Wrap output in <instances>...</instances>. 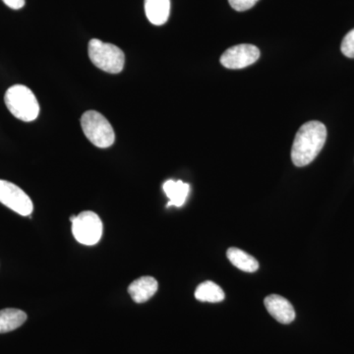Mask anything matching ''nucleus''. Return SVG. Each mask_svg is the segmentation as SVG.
<instances>
[{"label": "nucleus", "mask_w": 354, "mask_h": 354, "mask_svg": "<svg viewBox=\"0 0 354 354\" xmlns=\"http://www.w3.org/2000/svg\"><path fill=\"white\" fill-rule=\"evenodd\" d=\"M327 139V128L320 121H309L299 128L291 148V160L297 167L313 162Z\"/></svg>", "instance_id": "nucleus-1"}, {"label": "nucleus", "mask_w": 354, "mask_h": 354, "mask_svg": "<svg viewBox=\"0 0 354 354\" xmlns=\"http://www.w3.org/2000/svg\"><path fill=\"white\" fill-rule=\"evenodd\" d=\"M4 102L8 111L24 122L36 120L39 114V104L31 88L24 85H14L6 91Z\"/></svg>", "instance_id": "nucleus-2"}, {"label": "nucleus", "mask_w": 354, "mask_h": 354, "mask_svg": "<svg viewBox=\"0 0 354 354\" xmlns=\"http://www.w3.org/2000/svg\"><path fill=\"white\" fill-rule=\"evenodd\" d=\"M88 53L93 64L102 71L118 74L124 68V53L113 44L104 43L97 39H91Z\"/></svg>", "instance_id": "nucleus-3"}, {"label": "nucleus", "mask_w": 354, "mask_h": 354, "mask_svg": "<svg viewBox=\"0 0 354 354\" xmlns=\"http://www.w3.org/2000/svg\"><path fill=\"white\" fill-rule=\"evenodd\" d=\"M81 127L88 141L97 148H109L115 141V134L111 123L97 111H86L81 118Z\"/></svg>", "instance_id": "nucleus-4"}, {"label": "nucleus", "mask_w": 354, "mask_h": 354, "mask_svg": "<svg viewBox=\"0 0 354 354\" xmlns=\"http://www.w3.org/2000/svg\"><path fill=\"white\" fill-rule=\"evenodd\" d=\"M72 234L77 241L84 245H95L101 241L102 223L94 212L85 211L78 216H71Z\"/></svg>", "instance_id": "nucleus-5"}, {"label": "nucleus", "mask_w": 354, "mask_h": 354, "mask_svg": "<svg viewBox=\"0 0 354 354\" xmlns=\"http://www.w3.org/2000/svg\"><path fill=\"white\" fill-rule=\"evenodd\" d=\"M0 203L21 216H30L34 209L31 198L12 183L0 179Z\"/></svg>", "instance_id": "nucleus-6"}, {"label": "nucleus", "mask_w": 354, "mask_h": 354, "mask_svg": "<svg viewBox=\"0 0 354 354\" xmlns=\"http://www.w3.org/2000/svg\"><path fill=\"white\" fill-rule=\"evenodd\" d=\"M260 57V50L253 44H239L223 53L221 64L225 68L242 69L255 64Z\"/></svg>", "instance_id": "nucleus-7"}, {"label": "nucleus", "mask_w": 354, "mask_h": 354, "mask_svg": "<svg viewBox=\"0 0 354 354\" xmlns=\"http://www.w3.org/2000/svg\"><path fill=\"white\" fill-rule=\"evenodd\" d=\"M264 304L267 311L279 323L286 325V324H290L295 321V308L285 297L277 295H269L265 298Z\"/></svg>", "instance_id": "nucleus-8"}, {"label": "nucleus", "mask_w": 354, "mask_h": 354, "mask_svg": "<svg viewBox=\"0 0 354 354\" xmlns=\"http://www.w3.org/2000/svg\"><path fill=\"white\" fill-rule=\"evenodd\" d=\"M158 288L157 279L153 277H142L130 283L128 293L136 304H144L156 295Z\"/></svg>", "instance_id": "nucleus-9"}, {"label": "nucleus", "mask_w": 354, "mask_h": 354, "mask_svg": "<svg viewBox=\"0 0 354 354\" xmlns=\"http://www.w3.org/2000/svg\"><path fill=\"white\" fill-rule=\"evenodd\" d=\"M145 12L153 25H164L171 14V0H145Z\"/></svg>", "instance_id": "nucleus-10"}, {"label": "nucleus", "mask_w": 354, "mask_h": 354, "mask_svg": "<svg viewBox=\"0 0 354 354\" xmlns=\"http://www.w3.org/2000/svg\"><path fill=\"white\" fill-rule=\"evenodd\" d=\"M164 191L165 195L169 199L167 207H181L183 206L184 203L187 199L188 194H189L190 185L189 184L184 183L181 180L174 181L171 179V180L165 181Z\"/></svg>", "instance_id": "nucleus-11"}, {"label": "nucleus", "mask_w": 354, "mask_h": 354, "mask_svg": "<svg viewBox=\"0 0 354 354\" xmlns=\"http://www.w3.org/2000/svg\"><path fill=\"white\" fill-rule=\"evenodd\" d=\"M27 320V314L20 309L6 308L0 310V334L18 329Z\"/></svg>", "instance_id": "nucleus-12"}, {"label": "nucleus", "mask_w": 354, "mask_h": 354, "mask_svg": "<svg viewBox=\"0 0 354 354\" xmlns=\"http://www.w3.org/2000/svg\"><path fill=\"white\" fill-rule=\"evenodd\" d=\"M227 256L230 263L241 271L255 272L259 269L258 261L241 249L232 247L228 249Z\"/></svg>", "instance_id": "nucleus-13"}, {"label": "nucleus", "mask_w": 354, "mask_h": 354, "mask_svg": "<svg viewBox=\"0 0 354 354\" xmlns=\"http://www.w3.org/2000/svg\"><path fill=\"white\" fill-rule=\"evenodd\" d=\"M195 297L201 302L218 304L225 299V292L214 281H204L195 290Z\"/></svg>", "instance_id": "nucleus-14"}, {"label": "nucleus", "mask_w": 354, "mask_h": 354, "mask_svg": "<svg viewBox=\"0 0 354 354\" xmlns=\"http://www.w3.org/2000/svg\"><path fill=\"white\" fill-rule=\"evenodd\" d=\"M341 50L346 57L354 58V29L349 31L342 39Z\"/></svg>", "instance_id": "nucleus-15"}, {"label": "nucleus", "mask_w": 354, "mask_h": 354, "mask_svg": "<svg viewBox=\"0 0 354 354\" xmlns=\"http://www.w3.org/2000/svg\"><path fill=\"white\" fill-rule=\"evenodd\" d=\"M258 1H259V0H228L230 6H232L234 10L239 11V12L249 10V9L252 8Z\"/></svg>", "instance_id": "nucleus-16"}, {"label": "nucleus", "mask_w": 354, "mask_h": 354, "mask_svg": "<svg viewBox=\"0 0 354 354\" xmlns=\"http://www.w3.org/2000/svg\"><path fill=\"white\" fill-rule=\"evenodd\" d=\"M6 6L9 8L18 10V9L23 8L25 6V0H2Z\"/></svg>", "instance_id": "nucleus-17"}]
</instances>
